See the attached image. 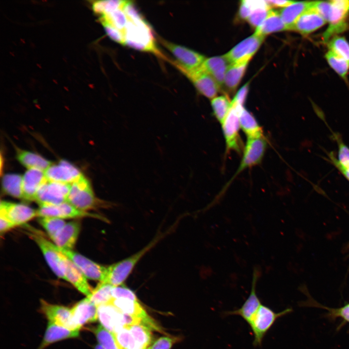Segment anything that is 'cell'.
I'll list each match as a JSON object with an SVG mask.
<instances>
[{
  "label": "cell",
  "mask_w": 349,
  "mask_h": 349,
  "mask_svg": "<svg viewBox=\"0 0 349 349\" xmlns=\"http://www.w3.org/2000/svg\"><path fill=\"white\" fill-rule=\"evenodd\" d=\"M329 315L333 317H340L349 322V303L337 309H328Z\"/></svg>",
  "instance_id": "f907efd6"
},
{
  "label": "cell",
  "mask_w": 349,
  "mask_h": 349,
  "mask_svg": "<svg viewBox=\"0 0 349 349\" xmlns=\"http://www.w3.org/2000/svg\"><path fill=\"white\" fill-rule=\"evenodd\" d=\"M52 247L67 257L89 279L103 283L105 279L107 267L103 266L88 259L72 250H66L56 246L51 242Z\"/></svg>",
  "instance_id": "5b68a950"
},
{
  "label": "cell",
  "mask_w": 349,
  "mask_h": 349,
  "mask_svg": "<svg viewBox=\"0 0 349 349\" xmlns=\"http://www.w3.org/2000/svg\"><path fill=\"white\" fill-rule=\"evenodd\" d=\"M243 107V106L232 104L229 113L222 124L227 151L239 152L240 150L241 144L238 134L240 127L239 114Z\"/></svg>",
  "instance_id": "ba28073f"
},
{
  "label": "cell",
  "mask_w": 349,
  "mask_h": 349,
  "mask_svg": "<svg viewBox=\"0 0 349 349\" xmlns=\"http://www.w3.org/2000/svg\"><path fill=\"white\" fill-rule=\"evenodd\" d=\"M211 104L214 115L222 124L231 108V102L227 96L223 95L212 99Z\"/></svg>",
  "instance_id": "e575fe53"
},
{
  "label": "cell",
  "mask_w": 349,
  "mask_h": 349,
  "mask_svg": "<svg viewBox=\"0 0 349 349\" xmlns=\"http://www.w3.org/2000/svg\"><path fill=\"white\" fill-rule=\"evenodd\" d=\"M259 277V269L255 267L253 270L252 287L248 297L240 308L233 311H225L223 313L224 316H240L249 324L262 304L256 291V284Z\"/></svg>",
  "instance_id": "4fadbf2b"
},
{
  "label": "cell",
  "mask_w": 349,
  "mask_h": 349,
  "mask_svg": "<svg viewBox=\"0 0 349 349\" xmlns=\"http://www.w3.org/2000/svg\"><path fill=\"white\" fill-rule=\"evenodd\" d=\"M270 9L269 7H261L254 10L247 20L253 27L257 28L269 16Z\"/></svg>",
  "instance_id": "7bdbcfd3"
},
{
  "label": "cell",
  "mask_w": 349,
  "mask_h": 349,
  "mask_svg": "<svg viewBox=\"0 0 349 349\" xmlns=\"http://www.w3.org/2000/svg\"><path fill=\"white\" fill-rule=\"evenodd\" d=\"M16 226L15 225L5 217L0 216V231L1 233H4Z\"/></svg>",
  "instance_id": "f5cc1de1"
},
{
  "label": "cell",
  "mask_w": 349,
  "mask_h": 349,
  "mask_svg": "<svg viewBox=\"0 0 349 349\" xmlns=\"http://www.w3.org/2000/svg\"><path fill=\"white\" fill-rule=\"evenodd\" d=\"M161 42L177 60L174 65L183 74L199 68L206 60L204 55L186 47L164 40Z\"/></svg>",
  "instance_id": "8992f818"
},
{
  "label": "cell",
  "mask_w": 349,
  "mask_h": 349,
  "mask_svg": "<svg viewBox=\"0 0 349 349\" xmlns=\"http://www.w3.org/2000/svg\"><path fill=\"white\" fill-rule=\"evenodd\" d=\"M136 342L143 349H146L151 343L152 334L151 330L143 324L127 327Z\"/></svg>",
  "instance_id": "8d00e7d4"
},
{
  "label": "cell",
  "mask_w": 349,
  "mask_h": 349,
  "mask_svg": "<svg viewBox=\"0 0 349 349\" xmlns=\"http://www.w3.org/2000/svg\"><path fill=\"white\" fill-rule=\"evenodd\" d=\"M240 127L248 138H256L263 136V131L253 114L245 108L239 112Z\"/></svg>",
  "instance_id": "1f68e13d"
},
{
  "label": "cell",
  "mask_w": 349,
  "mask_h": 349,
  "mask_svg": "<svg viewBox=\"0 0 349 349\" xmlns=\"http://www.w3.org/2000/svg\"><path fill=\"white\" fill-rule=\"evenodd\" d=\"M184 74L193 83L200 94L209 98L215 97L220 88L213 78L201 66Z\"/></svg>",
  "instance_id": "d6986e66"
},
{
  "label": "cell",
  "mask_w": 349,
  "mask_h": 349,
  "mask_svg": "<svg viewBox=\"0 0 349 349\" xmlns=\"http://www.w3.org/2000/svg\"><path fill=\"white\" fill-rule=\"evenodd\" d=\"M249 90V84L244 85L237 92L231 101L232 104L243 106L245 101Z\"/></svg>",
  "instance_id": "681fc988"
},
{
  "label": "cell",
  "mask_w": 349,
  "mask_h": 349,
  "mask_svg": "<svg viewBox=\"0 0 349 349\" xmlns=\"http://www.w3.org/2000/svg\"><path fill=\"white\" fill-rule=\"evenodd\" d=\"M167 232L159 234L146 246L127 258L107 267V272L104 283L113 286H121L128 277L136 265L143 256L153 248Z\"/></svg>",
  "instance_id": "6da1fadb"
},
{
  "label": "cell",
  "mask_w": 349,
  "mask_h": 349,
  "mask_svg": "<svg viewBox=\"0 0 349 349\" xmlns=\"http://www.w3.org/2000/svg\"><path fill=\"white\" fill-rule=\"evenodd\" d=\"M250 59V58H245L229 65L224 81V84L228 90L232 92L236 90L244 74Z\"/></svg>",
  "instance_id": "f1b7e54d"
},
{
  "label": "cell",
  "mask_w": 349,
  "mask_h": 349,
  "mask_svg": "<svg viewBox=\"0 0 349 349\" xmlns=\"http://www.w3.org/2000/svg\"><path fill=\"white\" fill-rule=\"evenodd\" d=\"M41 309L48 321L69 329L79 330L73 322L70 308L63 305L51 304L42 300Z\"/></svg>",
  "instance_id": "2e32d148"
},
{
  "label": "cell",
  "mask_w": 349,
  "mask_h": 349,
  "mask_svg": "<svg viewBox=\"0 0 349 349\" xmlns=\"http://www.w3.org/2000/svg\"><path fill=\"white\" fill-rule=\"evenodd\" d=\"M38 221L46 231L51 239L56 235L66 223L63 219L49 217H40Z\"/></svg>",
  "instance_id": "60d3db41"
},
{
  "label": "cell",
  "mask_w": 349,
  "mask_h": 349,
  "mask_svg": "<svg viewBox=\"0 0 349 349\" xmlns=\"http://www.w3.org/2000/svg\"><path fill=\"white\" fill-rule=\"evenodd\" d=\"M102 19L111 24L124 34L128 19L122 9H118L106 16H102Z\"/></svg>",
  "instance_id": "b9f144b4"
},
{
  "label": "cell",
  "mask_w": 349,
  "mask_h": 349,
  "mask_svg": "<svg viewBox=\"0 0 349 349\" xmlns=\"http://www.w3.org/2000/svg\"><path fill=\"white\" fill-rule=\"evenodd\" d=\"M0 216L12 222L15 226L21 225L37 216V211L28 206L1 201Z\"/></svg>",
  "instance_id": "9a60e30c"
},
{
  "label": "cell",
  "mask_w": 349,
  "mask_h": 349,
  "mask_svg": "<svg viewBox=\"0 0 349 349\" xmlns=\"http://www.w3.org/2000/svg\"><path fill=\"white\" fill-rule=\"evenodd\" d=\"M312 2L298 1L283 8L279 12L281 17L287 28L292 30L298 18L304 12L311 8Z\"/></svg>",
  "instance_id": "83f0119b"
},
{
  "label": "cell",
  "mask_w": 349,
  "mask_h": 349,
  "mask_svg": "<svg viewBox=\"0 0 349 349\" xmlns=\"http://www.w3.org/2000/svg\"><path fill=\"white\" fill-rule=\"evenodd\" d=\"M267 146L263 136L248 138L240 165L233 178L245 169L259 164L262 160Z\"/></svg>",
  "instance_id": "30bf717a"
},
{
  "label": "cell",
  "mask_w": 349,
  "mask_h": 349,
  "mask_svg": "<svg viewBox=\"0 0 349 349\" xmlns=\"http://www.w3.org/2000/svg\"><path fill=\"white\" fill-rule=\"evenodd\" d=\"M177 340L178 339L175 337H161L146 349H170Z\"/></svg>",
  "instance_id": "7dc6e473"
},
{
  "label": "cell",
  "mask_w": 349,
  "mask_h": 349,
  "mask_svg": "<svg viewBox=\"0 0 349 349\" xmlns=\"http://www.w3.org/2000/svg\"><path fill=\"white\" fill-rule=\"evenodd\" d=\"M102 23L107 35L113 41L120 44H125L124 33L109 23L102 20Z\"/></svg>",
  "instance_id": "f6af8a7d"
},
{
  "label": "cell",
  "mask_w": 349,
  "mask_h": 349,
  "mask_svg": "<svg viewBox=\"0 0 349 349\" xmlns=\"http://www.w3.org/2000/svg\"><path fill=\"white\" fill-rule=\"evenodd\" d=\"M122 349H143L136 342L127 327H124L114 333Z\"/></svg>",
  "instance_id": "74e56055"
},
{
  "label": "cell",
  "mask_w": 349,
  "mask_h": 349,
  "mask_svg": "<svg viewBox=\"0 0 349 349\" xmlns=\"http://www.w3.org/2000/svg\"><path fill=\"white\" fill-rule=\"evenodd\" d=\"M99 344L104 349H122L113 333L109 331L101 325L93 329Z\"/></svg>",
  "instance_id": "d590c367"
},
{
  "label": "cell",
  "mask_w": 349,
  "mask_h": 349,
  "mask_svg": "<svg viewBox=\"0 0 349 349\" xmlns=\"http://www.w3.org/2000/svg\"><path fill=\"white\" fill-rule=\"evenodd\" d=\"M66 202L80 210L94 208L100 203L95 197L89 180L82 175L71 184Z\"/></svg>",
  "instance_id": "277c9868"
},
{
  "label": "cell",
  "mask_w": 349,
  "mask_h": 349,
  "mask_svg": "<svg viewBox=\"0 0 349 349\" xmlns=\"http://www.w3.org/2000/svg\"><path fill=\"white\" fill-rule=\"evenodd\" d=\"M93 9L95 13L102 16L104 11L103 0L95 1L93 4Z\"/></svg>",
  "instance_id": "11a10c76"
},
{
  "label": "cell",
  "mask_w": 349,
  "mask_h": 349,
  "mask_svg": "<svg viewBox=\"0 0 349 349\" xmlns=\"http://www.w3.org/2000/svg\"><path fill=\"white\" fill-rule=\"evenodd\" d=\"M328 46L329 50L349 62V43L344 37L335 36L329 41Z\"/></svg>",
  "instance_id": "ab89813d"
},
{
  "label": "cell",
  "mask_w": 349,
  "mask_h": 349,
  "mask_svg": "<svg viewBox=\"0 0 349 349\" xmlns=\"http://www.w3.org/2000/svg\"><path fill=\"white\" fill-rule=\"evenodd\" d=\"M338 159L332 154L330 155V158L334 164L347 167L349 165V148L340 140L338 142Z\"/></svg>",
  "instance_id": "ee69618b"
},
{
  "label": "cell",
  "mask_w": 349,
  "mask_h": 349,
  "mask_svg": "<svg viewBox=\"0 0 349 349\" xmlns=\"http://www.w3.org/2000/svg\"><path fill=\"white\" fill-rule=\"evenodd\" d=\"M264 39V36L254 32L235 46L225 56L231 63L245 58H251L259 48Z\"/></svg>",
  "instance_id": "ac0fdd59"
},
{
  "label": "cell",
  "mask_w": 349,
  "mask_h": 349,
  "mask_svg": "<svg viewBox=\"0 0 349 349\" xmlns=\"http://www.w3.org/2000/svg\"><path fill=\"white\" fill-rule=\"evenodd\" d=\"M47 181L44 171L37 169L28 170L22 176L23 199L35 201L38 190Z\"/></svg>",
  "instance_id": "603a6c76"
},
{
  "label": "cell",
  "mask_w": 349,
  "mask_h": 349,
  "mask_svg": "<svg viewBox=\"0 0 349 349\" xmlns=\"http://www.w3.org/2000/svg\"><path fill=\"white\" fill-rule=\"evenodd\" d=\"M334 164L349 181V165L347 167H343L337 164Z\"/></svg>",
  "instance_id": "9f6ffc18"
},
{
  "label": "cell",
  "mask_w": 349,
  "mask_h": 349,
  "mask_svg": "<svg viewBox=\"0 0 349 349\" xmlns=\"http://www.w3.org/2000/svg\"><path fill=\"white\" fill-rule=\"evenodd\" d=\"M113 287L109 284L99 283L87 297L97 307L109 304L113 299L111 293Z\"/></svg>",
  "instance_id": "836d02e7"
},
{
  "label": "cell",
  "mask_w": 349,
  "mask_h": 349,
  "mask_svg": "<svg viewBox=\"0 0 349 349\" xmlns=\"http://www.w3.org/2000/svg\"><path fill=\"white\" fill-rule=\"evenodd\" d=\"M122 10L129 20L136 21L143 18V16L137 11L134 5L130 1H127Z\"/></svg>",
  "instance_id": "c3c4849f"
},
{
  "label": "cell",
  "mask_w": 349,
  "mask_h": 349,
  "mask_svg": "<svg viewBox=\"0 0 349 349\" xmlns=\"http://www.w3.org/2000/svg\"><path fill=\"white\" fill-rule=\"evenodd\" d=\"M44 173L48 181L70 184L82 175L77 168L63 160L57 164H52Z\"/></svg>",
  "instance_id": "e0dca14e"
},
{
  "label": "cell",
  "mask_w": 349,
  "mask_h": 349,
  "mask_svg": "<svg viewBox=\"0 0 349 349\" xmlns=\"http://www.w3.org/2000/svg\"><path fill=\"white\" fill-rule=\"evenodd\" d=\"M112 296L114 299L124 298L137 301L135 293L130 289L121 286H113L112 289Z\"/></svg>",
  "instance_id": "bcb514c9"
},
{
  "label": "cell",
  "mask_w": 349,
  "mask_h": 349,
  "mask_svg": "<svg viewBox=\"0 0 349 349\" xmlns=\"http://www.w3.org/2000/svg\"><path fill=\"white\" fill-rule=\"evenodd\" d=\"M94 349H104L100 344L96 345Z\"/></svg>",
  "instance_id": "6f0895ef"
},
{
  "label": "cell",
  "mask_w": 349,
  "mask_h": 349,
  "mask_svg": "<svg viewBox=\"0 0 349 349\" xmlns=\"http://www.w3.org/2000/svg\"><path fill=\"white\" fill-rule=\"evenodd\" d=\"M291 311V308H288L275 312L269 306L261 304L248 324L254 336L253 346H261L264 337L276 321Z\"/></svg>",
  "instance_id": "3957f363"
},
{
  "label": "cell",
  "mask_w": 349,
  "mask_h": 349,
  "mask_svg": "<svg viewBox=\"0 0 349 349\" xmlns=\"http://www.w3.org/2000/svg\"><path fill=\"white\" fill-rule=\"evenodd\" d=\"M327 21L329 26L324 32L323 40L327 42L333 34L341 32L347 27L345 20L349 13V0H331Z\"/></svg>",
  "instance_id": "52a82bcc"
},
{
  "label": "cell",
  "mask_w": 349,
  "mask_h": 349,
  "mask_svg": "<svg viewBox=\"0 0 349 349\" xmlns=\"http://www.w3.org/2000/svg\"><path fill=\"white\" fill-rule=\"evenodd\" d=\"M109 304H112L125 314L141 319L143 321V325L150 330L162 332V330L147 314L137 301L124 298H113Z\"/></svg>",
  "instance_id": "7c38bea8"
},
{
  "label": "cell",
  "mask_w": 349,
  "mask_h": 349,
  "mask_svg": "<svg viewBox=\"0 0 349 349\" xmlns=\"http://www.w3.org/2000/svg\"><path fill=\"white\" fill-rule=\"evenodd\" d=\"M71 184L48 181L38 190L35 199L39 205L66 202Z\"/></svg>",
  "instance_id": "9c48e42d"
},
{
  "label": "cell",
  "mask_w": 349,
  "mask_h": 349,
  "mask_svg": "<svg viewBox=\"0 0 349 349\" xmlns=\"http://www.w3.org/2000/svg\"><path fill=\"white\" fill-rule=\"evenodd\" d=\"M62 254L66 281L81 293L89 296L93 290L83 273L65 255Z\"/></svg>",
  "instance_id": "7402d4cb"
},
{
  "label": "cell",
  "mask_w": 349,
  "mask_h": 349,
  "mask_svg": "<svg viewBox=\"0 0 349 349\" xmlns=\"http://www.w3.org/2000/svg\"><path fill=\"white\" fill-rule=\"evenodd\" d=\"M125 44L134 49L161 55L157 49L151 28L143 18L128 20L124 32Z\"/></svg>",
  "instance_id": "7a4b0ae2"
},
{
  "label": "cell",
  "mask_w": 349,
  "mask_h": 349,
  "mask_svg": "<svg viewBox=\"0 0 349 349\" xmlns=\"http://www.w3.org/2000/svg\"><path fill=\"white\" fill-rule=\"evenodd\" d=\"M2 185L3 190L7 194L16 198H23L22 176L16 174L4 175Z\"/></svg>",
  "instance_id": "d6a6232c"
},
{
  "label": "cell",
  "mask_w": 349,
  "mask_h": 349,
  "mask_svg": "<svg viewBox=\"0 0 349 349\" xmlns=\"http://www.w3.org/2000/svg\"><path fill=\"white\" fill-rule=\"evenodd\" d=\"M30 236L36 242L52 271L59 278L66 280L62 254L55 250L51 242L44 237L36 234L30 233Z\"/></svg>",
  "instance_id": "5bb4252c"
},
{
  "label": "cell",
  "mask_w": 349,
  "mask_h": 349,
  "mask_svg": "<svg viewBox=\"0 0 349 349\" xmlns=\"http://www.w3.org/2000/svg\"><path fill=\"white\" fill-rule=\"evenodd\" d=\"M97 314L100 325L113 333L125 327L124 313L111 304L98 306Z\"/></svg>",
  "instance_id": "ffe728a7"
},
{
  "label": "cell",
  "mask_w": 349,
  "mask_h": 349,
  "mask_svg": "<svg viewBox=\"0 0 349 349\" xmlns=\"http://www.w3.org/2000/svg\"><path fill=\"white\" fill-rule=\"evenodd\" d=\"M16 157L28 170L37 169L45 172L53 163L35 153L18 149Z\"/></svg>",
  "instance_id": "f546056e"
},
{
  "label": "cell",
  "mask_w": 349,
  "mask_h": 349,
  "mask_svg": "<svg viewBox=\"0 0 349 349\" xmlns=\"http://www.w3.org/2000/svg\"><path fill=\"white\" fill-rule=\"evenodd\" d=\"M326 22V21L319 14L311 8L298 18L292 30L306 35L320 28Z\"/></svg>",
  "instance_id": "d4e9b609"
},
{
  "label": "cell",
  "mask_w": 349,
  "mask_h": 349,
  "mask_svg": "<svg viewBox=\"0 0 349 349\" xmlns=\"http://www.w3.org/2000/svg\"><path fill=\"white\" fill-rule=\"evenodd\" d=\"M325 57L330 66L339 76L345 79L349 70V62L330 50L326 53Z\"/></svg>",
  "instance_id": "f35d334b"
},
{
  "label": "cell",
  "mask_w": 349,
  "mask_h": 349,
  "mask_svg": "<svg viewBox=\"0 0 349 349\" xmlns=\"http://www.w3.org/2000/svg\"><path fill=\"white\" fill-rule=\"evenodd\" d=\"M79 330H71L48 321L42 343L38 349H43L46 346L55 342L79 335Z\"/></svg>",
  "instance_id": "4316f807"
},
{
  "label": "cell",
  "mask_w": 349,
  "mask_h": 349,
  "mask_svg": "<svg viewBox=\"0 0 349 349\" xmlns=\"http://www.w3.org/2000/svg\"><path fill=\"white\" fill-rule=\"evenodd\" d=\"M80 230V223L78 221L66 223L51 240L59 248L72 250L78 239Z\"/></svg>",
  "instance_id": "cb8c5ba5"
},
{
  "label": "cell",
  "mask_w": 349,
  "mask_h": 349,
  "mask_svg": "<svg viewBox=\"0 0 349 349\" xmlns=\"http://www.w3.org/2000/svg\"><path fill=\"white\" fill-rule=\"evenodd\" d=\"M71 309L73 322L79 329L98 319L97 307L88 297L76 303Z\"/></svg>",
  "instance_id": "44dd1931"
},
{
  "label": "cell",
  "mask_w": 349,
  "mask_h": 349,
  "mask_svg": "<svg viewBox=\"0 0 349 349\" xmlns=\"http://www.w3.org/2000/svg\"><path fill=\"white\" fill-rule=\"evenodd\" d=\"M252 12L251 9L245 2V0H242L239 9V16L240 18L247 20Z\"/></svg>",
  "instance_id": "816d5d0a"
},
{
  "label": "cell",
  "mask_w": 349,
  "mask_h": 349,
  "mask_svg": "<svg viewBox=\"0 0 349 349\" xmlns=\"http://www.w3.org/2000/svg\"><path fill=\"white\" fill-rule=\"evenodd\" d=\"M267 3L270 6V7L271 8V7H282L285 8L286 6H288V5L291 4L293 3L294 1H291V0H266Z\"/></svg>",
  "instance_id": "db71d44e"
},
{
  "label": "cell",
  "mask_w": 349,
  "mask_h": 349,
  "mask_svg": "<svg viewBox=\"0 0 349 349\" xmlns=\"http://www.w3.org/2000/svg\"><path fill=\"white\" fill-rule=\"evenodd\" d=\"M36 211L37 216L39 218L49 217L63 220L85 217L101 218L99 216L78 209L67 202L59 205L41 204Z\"/></svg>",
  "instance_id": "8fae6325"
},
{
  "label": "cell",
  "mask_w": 349,
  "mask_h": 349,
  "mask_svg": "<svg viewBox=\"0 0 349 349\" xmlns=\"http://www.w3.org/2000/svg\"><path fill=\"white\" fill-rule=\"evenodd\" d=\"M288 30L279 12L270 10L269 16L256 29L255 33L265 36L270 33Z\"/></svg>",
  "instance_id": "4dcf8cb0"
},
{
  "label": "cell",
  "mask_w": 349,
  "mask_h": 349,
  "mask_svg": "<svg viewBox=\"0 0 349 349\" xmlns=\"http://www.w3.org/2000/svg\"><path fill=\"white\" fill-rule=\"evenodd\" d=\"M230 64L224 55L206 59L201 67L213 78L221 88L224 84L225 73Z\"/></svg>",
  "instance_id": "484cf974"
}]
</instances>
